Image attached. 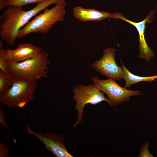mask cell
<instances>
[{
    "mask_svg": "<svg viewBox=\"0 0 157 157\" xmlns=\"http://www.w3.org/2000/svg\"><path fill=\"white\" fill-rule=\"evenodd\" d=\"M0 157H6L9 153L8 149L2 143H0Z\"/></svg>",
    "mask_w": 157,
    "mask_h": 157,
    "instance_id": "cell-17",
    "label": "cell"
},
{
    "mask_svg": "<svg viewBox=\"0 0 157 157\" xmlns=\"http://www.w3.org/2000/svg\"><path fill=\"white\" fill-rule=\"evenodd\" d=\"M73 91L74 93L73 98L76 102L75 109L77 112V119L74 125V127L79 123L83 122L84 108L86 104L89 103L94 105L105 101L111 106L109 100L94 83L87 86L83 85L75 86Z\"/></svg>",
    "mask_w": 157,
    "mask_h": 157,
    "instance_id": "cell-5",
    "label": "cell"
},
{
    "mask_svg": "<svg viewBox=\"0 0 157 157\" xmlns=\"http://www.w3.org/2000/svg\"><path fill=\"white\" fill-rule=\"evenodd\" d=\"M41 47L29 43L19 44L15 49L6 50L9 60L15 62H19L37 56L42 50Z\"/></svg>",
    "mask_w": 157,
    "mask_h": 157,
    "instance_id": "cell-10",
    "label": "cell"
},
{
    "mask_svg": "<svg viewBox=\"0 0 157 157\" xmlns=\"http://www.w3.org/2000/svg\"><path fill=\"white\" fill-rule=\"evenodd\" d=\"M36 81L14 79L11 86L0 96V101L11 108H22L34 98Z\"/></svg>",
    "mask_w": 157,
    "mask_h": 157,
    "instance_id": "cell-4",
    "label": "cell"
},
{
    "mask_svg": "<svg viewBox=\"0 0 157 157\" xmlns=\"http://www.w3.org/2000/svg\"><path fill=\"white\" fill-rule=\"evenodd\" d=\"M48 53L42 50L36 57L18 63L9 60L8 64L9 72L14 79L26 81H36L47 76Z\"/></svg>",
    "mask_w": 157,
    "mask_h": 157,
    "instance_id": "cell-2",
    "label": "cell"
},
{
    "mask_svg": "<svg viewBox=\"0 0 157 157\" xmlns=\"http://www.w3.org/2000/svg\"><path fill=\"white\" fill-rule=\"evenodd\" d=\"M14 78L10 72L5 73L0 70V95L12 85Z\"/></svg>",
    "mask_w": 157,
    "mask_h": 157,
    "instance_id": "cell-13",
    "label": "cell"
},
{
    "mask_svg": "<svg viewBox=\"0 0 157 157\" xmlns=\"http://www.w3.org/2000/svg\"><path fill=\"white\" fill-rule=\"evenodd\" d=\"M120 14L117 13H111L93 8H84L78 6L74 8L73 10L74 16L81 22L99 21L109 18L116 19H118Z\"/></svg>",
    "mask_w": 157,
    "mask_h": 157,
    "instance_id": "cell-11",
    "label": "cell"
},
{
    "mask_svg": "<svg viewBox=\"0 0 157 157\" xmlns=\"http://www.w3.org/2000/svg\"><path fill=\"white\" fill-rule=\"evenodd\" d=\"M9 60L6 49L0 48V70L5 73L9 72L8 64Z\"/></svg>",
    "mask_w": 157,
    "mask_h": 157,
    "instance_id": "cell-14",
    "label": "cell"
},
{
    "mask_svg": "<svg viewBox=\"0 0 157 157\" xmlns=\"http://www.w3.org/2000/svg\"><path fill=\"white\" fill-rule=\"evenodd\" d=\"M66 5L64 2L56 4L50 9H44L42 13L36 15L19 31L17 38H22L33 33H48L56 23L64 20Z\"/></svg>",
    "mask_w": 157,
    "mask_h": 157,
    "instance_id": "cell-3",
    "label": "cell"
},
{
    "mask_svg": "<svg viewBox=\"0 0 157 157\" xmlns=\"http://www.w3.org/2000/svg\"><path fill=\"white\" fill-rule=\"evenodd\" d=\"M7 6V0H0V11L3 10Z\"/></svg>",
    "mask_w": 157,
    "mask_h": 157,
    "instance_id": "cell-19",
    "label": "cell"
},
{
    "mask_svg": "<svg viewBox=\"0 0 157 157\" xmlns=\"http://www.w3.org/2000/svg\"><path fill=\"white\" fill-rule=\"evenodd\" d=\"M123 72V79L125 82L124 87L129 88L132 85L142 81L151 82L157 79V75L147 77H141L134 75L126 68L121 61Z\"/></svg>",
    "mask_w": 157,
    "mask_h": 157,
    "instance_id": "cell-12",
    "label": "cell"
},
{
    "mask_svg": "<svg viewBox=\"0 0 157 157\" xmlns=\"http://www.w3.org/2000/svg\"><path fill=\"white\" fill-rule=\"evenodd\" d=\"M0 122L2 125L5 127L6 128H7L8 126H7L6 122L5 121V119L4 118V115L1 109H0Z\"/></svg>",
    "mask_w": 157,
    "mask_h": 157,
    "instance_id": "cell-18",
    "label": "cell"
},
{
    "mask_svg": "<svg viewBox=\"0 0 157 157\" xmlns=\"http://www.w3.org/2000/svg\"><path fill=\"white\" fill-rule=\"evenodd\" d=\"M27 133L37 138L44 145L46 150L51 152L56 157H73L67 151L63 136L54 133H40L32 130L28 126L26 127Z\"/></svg>",
    "mask_w": 157,
    "mask_h": 157,
    "instance_id": "cell-8",
    "label": "cell"
},
{
    "mask_svg": "<svg viewBox=\"0 0 157 157\" xmlns=\"http://www.w3.org/2000/svg\"><path fill=\"white\" fill-rule=\"evenodd\" d=\"M142 147L139 157H154L149 152V144L148 142H146Z\"/></svg>",
    "mask_w": 157,
    "mask_h": 157,
    "instance_id": "cell-16",
    "label": "cell"
},
{
    "mask_svg": "<svg viewBox=\"0 0 157 157\" xmlns=\"http://www.w3.org/2000/svg\"><path fill=\"white\" fill-rule=\"evenodd\" d=\"M65 0H45L27 11L23 10L21 6H9L0 15V37L9 45L14 44L19 31L32 17L50 5L58 4Z\"/></svg>",
    "mask_w": 157,
    "mask_h": 157,
    "instance_id": "cell-1",
    "label": "cell"
},
{
    "mask_svg": "<svg viewBox=\"0 0 157 157\" xmlns=\"http://www.w3.org/2000/svg\"><path fill=\"white\" fill-rule=\"evenodd\" d=\"M154 13V10L151 12L143 21L137 23L126 19L121 14L119 18V19H121L133 25L137 28L139 36V57L144 59L146 61H149L153 57L154 54L148 46L145 38L144 33L145 24L147 23L151 22Z\"/></svg>",
    "mask_w": 157,
    "mask_h": 157,
    "instance_id": "cell-9",
    "label": "cell"
},
{
    "mask_svg": "<svg viewBox=\"0 0 157 157\" xmlns=\"http://www.w3.org/2000/svg\"><path fill=\"white\" fill-rule=\"evenodd\" d=\"M92 79L100 90L106 94L111 106L128 101L131 96L142 94L139 91L130 90L122 87L112 78L101 80L94 77Z\"/></svg>",
    "mask_w": 157,
    "mask_h": 157,
    "instance_id": "cell-6",
    "label": "cell"
},
{
    "mask_svg": "<svg viewBox=\"0 0 157 157\" xmlns=\"http://www.w3.org/2000/svg\"><path fill=\"white\" fill-rule=\"evenodd\" d=\"M45 0H7V6L22 7L28 4L39 3Z\"/></svg>",
    "mask_w": 157,
    "mask_h": 157,
    "instance_id": "cell-15",
    "label": "cell"
},
{
    "mask_svg": "<svg viewBox=\"0 0 157 157\" xmlns=\"http://www.w3.org/2000/svg\"><path fill=\"white\" fill-rule=\"evenodd\" d=\"M116 53L115 48H108L105 49L103 51L102 57L93 63L91 67L108 78L115 80L123 79L122 67L119 66L115 61Z\"/></svg>",
    "mask_w": 157,
    "mask_h": 157,
    "instance_id": "cell-7",
    "label": "cell"
}]
</instances>
